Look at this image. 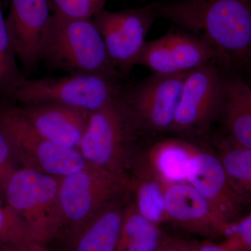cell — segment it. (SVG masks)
Instances as JSON below:
<instances>
[{
    "label": "cell",
    "instance_id": "cb8c5ba5",
    "mask_svg": "<svg viewBox=\"0 0 251 251\" xmlns=\"http://www.w3.org/2000/svg\"><path fill=\"white\" fill-rule=\"evenodd\" d=\"M107 0H51L53 13L65 17L92 19L104 9Z\"/></svg>",
    "mask_w": 251,
    "mask_h": 251
},
{
    "label": "cell",
    "instance_id": "4316f807",
    "mask_svg": "<svg viewBox=\"0 0 251 251\" xmlns=\"http://www.w3.org/2000/svg\"><path fill=\"white\" fill-rule=\"evenodd\" d=\"M193 251H233L230 248L226 245V243L222 242L220 244H216L206 241L201 244L193 245Z\"/></svg>",
    "mask_w": 251,
    "mask_h": 251
},
{
    "label": "cell",
    "instance_id": "9a60e30c",
    "mask_svg": "<svg viewBox=\"0 0 251 251\" xmlns=\"http://www.w3.org/2000/svg\"><path fill=\"white\" fill-rule=\"evenodd\" d=\"M15 105L46 139L64 148L78 150L90 112L59 103Z\"/></svg>",
    "mask_w": 251,
    "mask_h": 251
},
{
    "label": "cell",
    "instance_id": "7402d4cb",
    "mask_svg": "<svg viewBox=\"0 0 251 251\" xmlns=\"http://www.w3.org/2000/svg\"><path fill=\"white\" fill-rule=\"evenodd\" d=\"M16 57L8 34L6 18L0 7V97L14 82L24 76Z\"/></svg>",
    "mask_w": 251,
    "mask_h": 251
},
{
    "label": "cell",
    "instance_id": "ac0fdd59",
    "mask_svg": "<svg viewBox=\"0 0 251 251\" xmlns=\"http://www.w3.org/2000/svg\"><path fill=\"white\" fill-rule=\"evenodd\" d=\"M228 135L251 149V88L240 77L226 78L221 115Z\"/></svg>",
    "mask_w": 251,
    "mask_h": 251
},
{
    "label": "cell",
    "instance_id": "52a82bcc",
    "mask_svg": "<svg viewBox=\"0 0 251 251\" xmlns=\"http://www.w3.org/2000/svg\"><path fill=\"white\" fill-rule=\"evenodd\" d=\"M0 129L7 135L18 163L23 168L61 178L87 166L78 150L46 139L14 103L3 100H0Z\"/></svg>",
    "mask_w": 251,
    "mask_h": 251
},
{
    "label": "cell",
    "instance_id": "2e32d148",
    "mask_svg": "<svg viewBox=\"0 0 251 251\" xmlns=\"http://www.w3.org/2000/svg\"><path fill=\"white\" fill-rule=\"evenodd\" d=\"M130 193L103 207L90 220L66 251H117Z\"/></svg>",
    "mask_w": 251,
    "mask_h": 251
},
{
    "label": "cell",
    "instance_id": "d4e9b609",
    "mask_svg": "<svg viewBox=\"0 0 251 251\" xmlns=\"http://www.w3.org/2000/svg\"><path fill=\"white\" fill-rule=\"evenodd\" d=\"M17 163L9 138L0 129V190L11 172L18 168Z\"/></svg>",
    "mask_w": 251,
    "mask_h": 251
},
{
    "label": "cell",
    "instance_id": "7a4b0ae2",
    "mask_svg": "<svg viewBox=\"0 0 251 251\" xmlns=\"http://www.w3.org/2000/svg\"><path fill=\"white\" fill-rule=\"evenodd\" d=\"M148 133L122 94L90 112L78 151L88 166L130 179L138 147Z\"/></svg>",
    "mask_w": 251,
    "mask_h": 251
},
{
    "label": "cell",
    "instance_id": "e0dca14e",
    "mask_svg": "<svg viewBox=\"0 0 251 251\" xmlns=\"http://www.w3.org/2000/svg\"><path fill=\"white\" fill-rule=\"evenodd\" d=\"M130 181V197L140 214L157 225L168 221L165 206L166 184L151 169L145 158H137Z\"/></svg>",
    "mask_w": 251,
    "mask_h": 251
},
{
    "label": "cell",
    "instance_id": "5bb4252c",
    "mask_svg": "<svg viewBox=\"0 0 251 251\" xmlns=\"http://www.w3.org/2000/svg\"><path fill=\"white\" fill-rule=\"evenodd\" d=\"M187 182L226 221L232 223L242 217L247 202L234 191L215 153L196 145L188 167Z\"/></svg>",
    "mask_w": 251,
    "mask_h": 251
},
{
    "label": "cell",
    "instance_id": "d6986e66",
    "mask_svg": "<svg viewBox=\"0 0 251 251\" xmlns=\"http://www.w3.org/2000/svg\"><path fill=\"white\" fill-rule=\"evenodd\" d=\"M196 145L187 140L170 138L154 144L145 159L166 184L187 182L190 161Z\"/></svg>",
    "mask_w": 251,
    "mask_h": 251
},
{
    "label": "cell",
    "instance_id": "8992f818",
    "mask_svg": "<svg viewBox=\"0 0 251 251\" xmlns=\"http://www.w3.org/2000/svg\"><path fill=\"white\" fill-rule=\"evenodd\" d=\"M115 77L100 75H68L28 79L23 76L0 97L14 104L53 103L96 111L124 93Z\"/></svg>",
    "mask_w": 251,
    "mask_h": 251
},
{
    "label": "cell",
    "instance_id": "484cf974",
    "mask_svg": "<svg viewBox=\"0 0 251 251\" xmlns=\"http://www.w3.org/2000/svg\"><path fill=\"white\" fill-rule=\"evenodd\" d=\"M0 251H52V249L42 243L34 240L27 241L14 245L0 247Z\"/></svg>",
    "mask_w": 251,
    "mask_h": 251
},
{
    "label": "cell",
    "instance_id": "3957f363",
    "mask_svg": "<svg viewBox=\"0 0 251 251\" xmlns=\"http://www.w3.org/2000/svg\"><path fill=\"white\" fill-rule=\"evenodd\" d=\"M130 191V179L87 165L59 178L61 226L50 246L66 251L81 229L109 203Z\"/></svg>",
    "mask_w": 251,
    "mask_h": 251
},
{
    "label": "cell",
    "instance_id": "277c9868",
    "mask_svg": "<svg viewBox=\"0 0 251 251\" xmlns=\"http://www.w3.org/2000/svg\"><path fill=\"white\" fill-rule=\"evenodd\" d=\"M42 61L68 75L120 76L114 68L93 19L50 15L46 29Z\"/></svg>",
    "mask_w": 251,
    "mask_h": 251
},
{
    "label": "cell",
    "instance_id": "6da1fadb",
    "mask_svg": "<svg viewBox=\"0 0 251 251\" xmlns=\"http://www.w3.org/2000/svg\"><path fill=\"white\" fill-rule=\"evenodd\" d=\"M153 11L206 43L220 68L250 62L251 0H168L154 3Z\"/></svg>",
    "mask_w": 251,
    "mask_h": 251
},
{
    "label": "cell",
    "instance_id": "7c38bea8",
    "mask_svg": "<svg viewBox=\"0 0 251 251\" xmlns=\"http://www.w3.org/2000/svg\"><path fill=\"white\" fill-rule=\"evenodd\" d=\"M6 28L24 72H35L42 62L43 47L50 14L49 0H10Z\"/></svg>",
    "mask_w": 251,
    "mask_h": 251
},
{
    "label": "cell",
    "instance_id": "4fadbf2b",
    "mask_svg": "<svg viewBox=\"0 0 251 251\" xmlns=\"http://www.w3.org/2000/svg\"><path fill=\"white\" fill-rule=\"evenodd\" d=\"M165 206L168 221L203 237H225L232 224L188 182L166 184Z\"/></svg>",
    "mask_w": 251,
    "mask_h": 251
},
{
    "label": "cell",
    "instance_id": "9c48e42d",
    "mask_svg": "<svg viewBox=\"0 0 251 251\" xmlns=\"http://www.w3.org/2000/svg\"><path fill=\"white\" fill-rule=\"evenodd\" d=\"M156 18L153 4L117 12L103 9L92 18L103 38L110 62L120 75L128 74L136 65Z\"/></svg>",
    "mask_w": 251,
    "mask_h": 251
},
{
    "label": "cell",
    "instance_id": "8fae6325",
    "mask_svg": "<svg viewBox=\"0 0 251 251\" xmlns=\"http://www.w3.org/2000/svg\"><path fill=\"white\" fill-rule=\"evenodd\" d=\"M212 62L216 63L215 53L206 43L174 26L161 37L146 41L136 65L153 74H180Z\"/></svg>",
    "mask_w": 251,
    "mask_h": 251
},
{
    "label": "cell",
    "instance_id": "30bf717a",
    "mask_svg": "<svg viewBox=\"0 0 251 251\" xmlns=\"http://www.w3.org/2000/svg\"><path fill=\"white\" fill-rule=\"evenodd\" d=\"M188 73L153 74L140 81L123 97L150 133L171 132Z\"/></svg>",
    "mask_w": 251,
    "mask_h": 251
},
{
    "label": "cell",
    "instance_id": "44dd1931",
    "mask_svg": "<svg viewBox=\"0 0 251 251\" xmlns=\"http://www.w3.org/2000/svg\"><path fill=\"white\" fill-rule=\"evenodd\" d=\"M216 156L234 191L245 201H250L251 194V149L246 148L228 135H221L214 139Z\"/></svg>",
    "mask_w": 251,
    "mask_h": 251
},
{
    "label": "cell",
    "instance_id": "ffe728a7",
    "mask_svg": "<svg viewBox=\"0 0 251 251\" xmlns=\"http://www.w3.org/2000/svg\"><path fill=\"white\" fill-rule=\"evenodd\" d=\"M168 239L159 227L144 217L129 197L117 251H156Z\"/></svg>",
    "mask_w": 251,
    "mask_h": 251
},
{
    "label": "cell",
    "instance_id": "5b68a950",
    "mask_svg": "<svg viewBox=\"0 0 251 251\" xmlns=\"http://www.w3.org/2000/svg\"><path fill=\"white\" fill-rule=\"evenodd\" d=\"M59 177L18 167L1 191L5 202L27 226L33 240L49 246L61 226Z\"/></svg>",
    "mask_w": 251,
    "mask_h": 251
},
{
    "label": "cell",
    "instance_id": "603a6c76",
    "mask_svg": "<svg viewBox=\"0 0 251 251\" xmlns=\"http://www.w3.org/2000/svg\"><path fill=\"white\" fill-rule=\"evenodd\" d=\"M33 240L24 222L6 202L0 201V247Z\"/></svg>",
    "mask_w": 251,
    "mask_h": 251
},
{
    "label": "cell",
    "instance_id": "ba28073f",
    "mask_svg": "<svg viewBox=\"0 0 251 251\" xmlns=\"http://www.w3.org/2000/svg\"><path fill=\"white\" fill-rule=\"evenodd\" d=\"M226 78L213 62L188 72L171 132L188 137L209 129L221 115Z\"/></svg>",
    "mask_w": 251,
    "mask_h": 251
},
{
    "label": "cell",
    "instance_id": "83f0119b",
    "mask_svg": "<svg viewBox=\"0 0 251 251\" xmlns=\"http://www.w3.org/2000/svg\"><path fill=\"white\" fill-rule=\"evenodd\" d=\"M188 251H193V245L190 246L189 249H188Z\"/></svg>",
    "mask_w": 251,
    "mask_h": 251
}]
</instances>
